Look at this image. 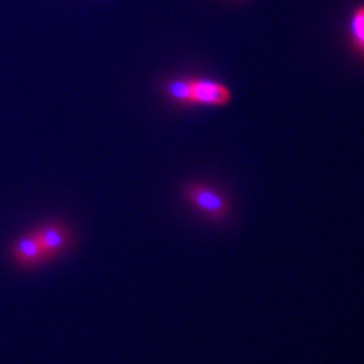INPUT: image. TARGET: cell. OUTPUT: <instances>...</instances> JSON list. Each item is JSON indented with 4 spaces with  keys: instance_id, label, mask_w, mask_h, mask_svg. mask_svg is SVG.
Segmentation results:
<instances>
[{
    "instance_id": "6da1fadb",
    "label": "cell",
    "mask_w": 364,
    "mask_h": 364,
    "mask_svg": "<svg viewBox=\"0 0 364 364\" xmlns=\"http://www.w3.org/2000/svg\"><path fill=\"white\" fill-rule=\"evenodd\" d=\"M182 195L188 202L190 207L195 208L205 218L214 222H223L231 214V205L228 199L210 186L200 182H187L182 187Z\"/></svg>"
},
{
    "instance_id": "7a4b0ae2",
    "label": "cell",
    "mask_w": 364,
    "mask_h": 364,
    "mask_svg": "<svg viewBox=\"0 0 364 364\" xmlns=\"http://www.w3.org/2000/svg\"><path fill=\"white\" fill-rule=\"evenodd\" d=\"M36 235L37 242L43 250L46 259H52L63 255L65 250L72 247L73 237L70 230L63 223H44L38 226L36 231H32Z\"/></svg>"
},
{
    "instance_id": "3957f363",
    "label": "cell",
    "mask_w": 364,
    "mask_h": 364,
    "mask_svg": "<svg viewBox=\"0 0 364 364\" xmlns=\"http://www.w3.org/2000/svg\"><path fill=\"white\" fill-rule=\"evenodd\" d=\"M190 81V104L223 107L231 100V91L223 84L208 79H188Z\"/></svg>"
},
{
    "instance_id": "277c9868",
    "label": "cell",
    "mask_w": 364,
    "mask_h": 364,
    "mask_svg": "<svg viewBox=\"0 0 364 364\" xmlns=\"http://www.w3.org/2000/svg\"><path fill=\"white\" fill-rule=\"evenodd\" d=\"M11 254H13L14 263L21 267H36L48 261L33 232L17 238L13 246V252Z\"/></svg>"
},
{
    "instance_id": "5b68a950",
    "label": "cell",
    "mask_w": 364,
    "mask_h": 364,
    "mask_svg": "<svg viewBox=\"0 0 364 364\" xmlns=\"http://www.w3.org/2000/svg\"><path fill=\"white\" fill-rule=\"evenodd\" d=\"M166 93L170 99H173L178 104L191 105L190 104V81L188 79H173L164 85Z\"/></svg>"
},
{
    "instance_id": "8992f818",
    "label": "cell",
    "mask_w": 364,
    "mask_h": 364,
    "mask_svg": "<svg viewBox=\"0 0 364 364\" xmlns=\"http://www.w3.org/2000/svg\"><path fill=\"white\" fill-rule=\"evenodd\" d=\"M349 31L352 41H354V44L361 52H364V6H360L354 11L350 18Z\"/></svg>"
}]
</instances>
